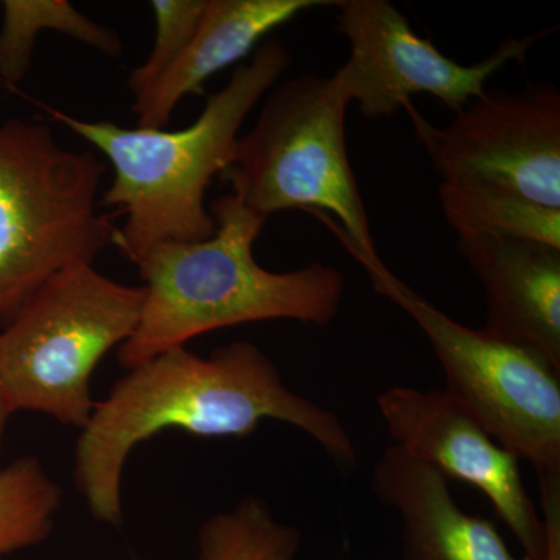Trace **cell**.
<instances>
[{
    "label": "cell",
    "instance_id": "6da1fadb",
    "mask_svg": "<svg viewBox=\"0 0 560 560\" xmlns=\"http://www.w3.org/2000/svg\"><path fill=\"white\" fill-rule=\"evenodd\" d=\"M264 420L308 434L341 466L359 459L340 418L291 390L254 342L234 341L208 357L184 346L131 368L105 400L95 401L77 441V488L94 518L119 525L121 474L138 445L168 430L242 440Z\"/></svg>",
    "mask_w": 560,
    "mask_h": 560
},
{
    "label": "cell",
    "instance_id": "7a4b0ae2",
    "mask_svg": "<svg viewBox=\"0 0 560 560\" xmlns=\"http://www.w3.org/2000/svg\"><path fill=\"white\" fill-rule=\"evenodd\" d=\"M215 231L206 241L162 242L132 264L143 280L138 329L120 346L127 370L210 331L293 319L329 324L340 312L345 279L329 265L275 272L254 257L267 220L232 195L212 202Z\"/></svg>",
    "mask_w": 560,
    "mask_h": 560
},
{
    "label": "cell",
    "instance_id": "3957f363",
    "mask_svg": "<svg viewBox=\"0 0 560 560\" xmlns=\"http://www.w3.org/2000/svg\"><path fill=\"white\" fill-rule=\"evenodd\" d=\"M291 57L280 40H268L232 72L223 90L184 130L124 128L109 120H84L44 106L51 119L95 147L113 165L103 205L125 213L114 234L128 260L162 242H200L215 231L206 208L212 179L230 167L243 121L278 84Z\"/></svg>",
    "mask_w": 560,
    "mask_h": 560
},
{
    "label": "cell",
    "instance_id": "277c9868",
    "mask_svg": "<svg viewBox=\"0 0 560 560\" xmlns=\"http://www.w3.org/2000/svg\"><path fill=\"white\" fill-rule=\"evenodd\" d=\"M256 124L238 138L221 178L260 219L283 210L327 212L377 290L393 278L375 246L346 143L350 101L338 80L304 75L267 92Z\"/></svg>",
    "mask_w": 560,
    "mask_h": 560
},
{
    "label": "cell",
    "instance_id": "5b68a950",
    "mask_svg": "<svg viewBox=\"0 0 560 560\" xmlns=\"http://www.w3.org/2000/svg\"><path fill=\"white\" fill-rule=\"evenodd\" d=\"M105 165L61 149L46 125H0V320L9 323L58 272L94 265L114 241L98 210Z\"/></svg>",
    "mask_w": 560,
    "mask_h": 560
},
{
    "label": "cell",
    "instance_id": "8992f818",
    "mask_svg": "<svg viewBox=\"0 0 560 560\" xmlns=\"http://www.w3.org/2000/svg\"><path fill=\"white\" fill-rule=\"evenodd\" d=\"M143 289L94 265L58 272L0 331V388L11 410L83 429L94 411L91 381L106 353L139 326Z\"/></svg>",
    "mask_w": 560,
    "mask_h": 560
},
{
    "label": "cell",
    "instance_id": "52a82bcc",
    "mask_svg": "<svg viewBox=\"0 0 560 560\" xmlns=\"http://www.w3.org/2000/svg\"><path fill=\"white\" fill-rule=\"evenodd\" d=\"M378 293L429 340L445 393L537 475L560 471V370L537 350L463 326L394 278Z\"/></svg>",
    "mask_w": 560,
    "mask_h": 560
},
{
    "label": "cell",
    "instance_id": "ba28073f",
    "mask_svg": "<svg viewBox=\"0 0 560 560\" xmlns=\"http://www.w3.org/2000/svg\"><path fill=\"white\" fill-rule=\"evenodd\" d=\"M442 183L485 184L560 209V92L528 83L488 91L440 128L405 108Z\"/></svg>",
    "mask_w": 560,
    "mask_h": 560
},
{
    "label": "cell",
    "instance_id": "9c48e42d",
    "mask_svg": "<svg viewBox=\"0 0 560 560\" xmlns=\"http://www.w3.org/2000/svg\"><path fill=\"white\" fill-rule=\"evenodd\" d=\"M338 28L349 40V60L334 73L350 103L366 119H385L427 94L458 113L486 92L490 77L522 62L548 35L534 32L510 38L477 65H459L430 39L420 38L388 0H338Z\"/></svg>",
    "mask_w": 560,
    "mask_h": 560
},
{
    "label": "cell",
    "instance_id": "30bf717a",
    "mask_svg": "<svg viewBox=\"0 0 560 560\" xmlns=\"http://www.w3.org/2000/svg\"><path fill=\"white\" fill-rule=\"evenodd\" d=\"M394 445L445 478L474 486L521 544L523 556L545 560V526L523 482L517 456L504 448L445 390L394 386L377 397Z\"/></svg>",
    "mask_w": 560,
    "mask_h": 560
},
{
    "label": "cell",
    "instance_id": "8fae6325",
    "mask_svg": "<svg viewBox=\"0 0 560 560\" xmlns=\"http://www.w3.org/2000/svg\"><path fill=\"white\" fill-rule=\"evenodd\" d=\"M456 249L486 293V334L537 350L560 370V248L460 234Z\"/></svg>",
    "mask_w": 560,
    "mask_h": 560
},
{
    "label": "cell",
    "instance_id": "7c38bea8",
    "mask_svg": "<svg viewBox=\"0 0 560 560\" xmlns=\"http://www.w3.org/2000/svg\"><path fill=\"white\" fill-rule=\"evenodd\" d=\"M372 488L399 515L401 560H529L512 555L492 522L460 510L441 471L397 445L375 463Z\"/></svg>",
    "mask_w": 560,
    "mask_h": 560
},
{
    "label": "cell",
    "instance_id": "4fadbf2b",
    "mask_svg": "<svg viewBox=\"0 0 560 560\" xmlns=\"http://www.w3.org/2000/svg\"><path fill=\"white\" fill-rule=\"evenodd\" d=\"M334 0H208L197 32L162 79L132 110L139 128L162 130L187 95H201L206 81L248 57L268 33Z\"/></svg>",
    "mask_w": 560,
    "mask_h": 560
},
{
    "label": "cell",
    "instance_id": "5bb4252c",
    "mask_svg": "<svg viewBox=\"0 0 560 560\" xmlns=\"http://www.w3.org/2000/svg\"><path fill=\"white\" fill-rule=\"evenodd\" d=\"M0 5V80L7 86H16L27 75L44 31L61 33L109 58H119L124 50L117 32L91 20L68 0H3Z\"/></svg>",
    "mask_w": 560,
    "mask_h": 560
},
{
    "label": "cell",
    "instance_id": "9a60e30c",
    "mask_svg": "<svg viewBox=\"0 0 560 560\" xmlns=\"http://www.w3.org/2000/svg\"><path fill=\"white\" fill-rule=\"evenodd\" d=\"M440 202L458 235L528 238L560 248V209L485 184L442 183Z\"/></svg>",
    "mask_w": 560,
    "mask_h": 560
},
{
    "label": "cell",
    "instance_id": "2e32d148",
    "mask_svg": "<svg viewBox=\"0 0 560 560\" xmlns=\"http://www.w3.org/2000/svg\"><path fill=\"white\" fill-rule=\"evenodd\" d=\"M300 547V530L279 522L267 501L248 495L202 523L197 560H296Z\"/></svg>",
    "mask_w": 560,
    "mask_h": 560
},
{
    "label": "cell",
    "instance_id": "e0dca14e",
    "mask_svg": "<svg viewBox=\"0 0 560 560\" xmlns=\"http://www.w3.org/2000/svg\"><path fill=\"white\" fill-rule=\"evenodd\" d=\"M60 506L61 490L38 458L0 466V560L43 544Z\"/></svg>",
    "mask_w": 560,
    "mask_h": 560
},
{
    "label": "cell",
    "instance_id": "ac0fdd59",
    "mask_svg": "<svg viewBox=\"0 0 560 560\" xmlns=\"http://www.w3.org/2000/svg\"><path fill=\"white\" fill-rule=\"evenodd\" d=\"M208 0H153L154 43L147 60L132 70L128 90L132 97L147 94L175 65L200 25Z\"/></svg>",
    "mask_w": 560,
    "mask_h": 560
},
{
    "label": "cell",
    "instance_id": "d6986e66",
    "mask_svg": "<svg viewBox=\"0 0 560 560\" xmlns=\"http://www.w3.org/2000/svg\"><path fill=\"white\" fill-rule=\"evenodd\" d=\"M540 515L545 526V560H560V471L539 474Z\"/></svg>",
    "mask_w": 560,
    "mask_h": 560
},
{
    "label": "cell",
    "instance_id": "ffe728a7",
    "mask_svg": "<svg viewBox=\"0 0 560 560\" xmlns=\"http://www.w3.org/2000/svg\"><path fill=\"white\" fill-rule=\"evenodd\" d=\"M14 412L11 410L9 401H7L5 394H3L2 388H0V456H2L3 451V438H5L7 423L11 416Z\"/></svg>",
    "mask_w": 560,
    "mask_h": 560
}]
</instances>
